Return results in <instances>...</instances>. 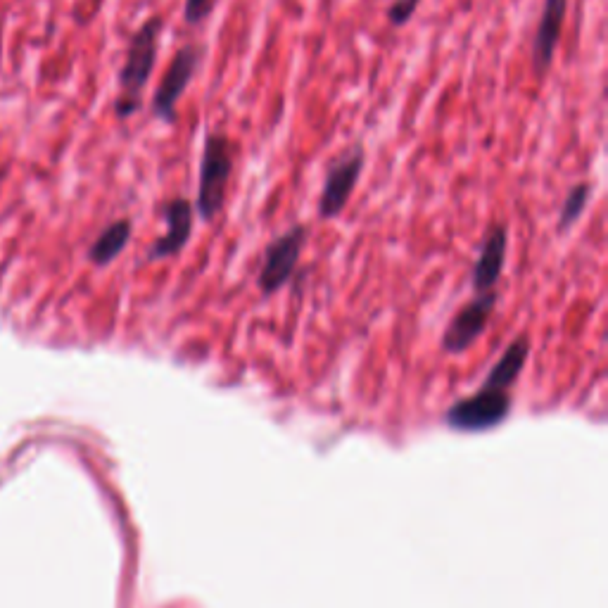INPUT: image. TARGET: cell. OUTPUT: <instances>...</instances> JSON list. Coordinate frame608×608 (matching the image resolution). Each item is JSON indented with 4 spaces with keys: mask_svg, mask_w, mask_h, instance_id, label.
I'll use <instances>...</instances> for the list:
<instances>
[{
    "mask_svg": "<svg viewBox=\"0 0 608 608\" xmlns=\"http://www.w3.org/2000/svg\"><path fill=\"white\" fill-rule=\"evenodd\" d=\"M164 29V19L160 15L145 19L143 27L136 31L129 43V53H126L122 74H119V86L122 95L117 98V114L122 119L131 117L141 107V95L148 86V79L155 67L157 50H160V36Z\"/></svg>",
    "mask_w": 608,
    "mask_h": 608,
    "instance_id": "obj_1",
    "label": "cell"
},
{
    "mask_svg": "<svg viewBox=\"0 0 608 608\" xmlns=\"http://www.w3.org/2000/svg\"><path fill=\"white\" fill-rule=\"evenodd\" d=\"M236 143L224 133H207L200 160L198 214L202 221H214L226 202V186L236 164Z\"/></svg>",
    "mask_w": 608,
    "mask_h": 608,
    "instance_id": "obj_2",
    "label": "cell"
},
{
    "mask_svg": "<svg viewBox=\"0 0 608 608\" xmlns=\"http://www.w3.org/2000/svg\"><path fill=\"white\" fill-rule=\"evenodd\" d=\"M304 240H307V226L297 224L281 233L274 243L266 245L262 266L257 271V288L262 290V295H274L290 281L300 262Z\"/></svg>",
    "mask_w": 608,
    "mask_h": 608,
    "instance_id": "obj_3",
    "label": "cell"
},
{
    "mask_svg": "<svg viewBox=\"0 0 608 608\" xmlns=\"http://www.w3.org/2000/svg\"><path fill=\"white\" fill-rule=\"evenodd\" d=\"M361 169H364V148L359 143L342 152L340 157H335L326 171V179H323L319 207H316L319 219L331 221L340 217L342 209L347 207V202L352 198L354 188H357Z\"/></svg>",
    "mask_w": 608,
    "mask_h": 608,
    "instance_id": "obj_4",
    "label": "cell"
},
{
    "mask_svg": "<svg viewBox=\"0 0 608 608\" xmlns=\"http://www.w3.org/2000/svg\"><path fill=\"white\" fill-rule=\"evenodd\" d=\"M202 57H205V48L195 46V43H188V46L179 48L176 55L171 57V65L167 67V72H164L160 86H157L155 98H152V112H155V117H160L162 122H176V105H179L190 79H193L198 67L202 65Z\"/></svg>",
    "mask_w": 608,
    "mask_h": 608,
    "instance_id": "obj_5",
    "label": "cell"
},
{
    "mask_svg": "<svg viewBox=\"0 0 608 608\" xmlns=\"http://www.w3.org/2000/svg\"><path fill=\"white\" fill-rule=\"evenodd\" d=\"M497 302V290L475 295L473 300L464 304V307L454 314V319L449 321L447 331L442 335V347H445L447 352H466L468 347L485 333Z\"/></svg>",
    "mask_w": 608,
    "mask_h": 608,
    "instance_id": "obj_6",
    "label": "cell"
},
{
    "mask_svg": "<svg viewBox=\"0 0 608 608\" xmlns=\"http://www.w3.org/2000/svg\"><path fill=\"white\" fill-rule=\"evenodd\" d=\"M511 397L506 390L480 388L478 395L464 399L449 409L447 421L449 426L461 430H485L497 426L502 418L509 414Z\"/></svg>",
    "mask_w": 608,
    "mask_h": 608,
    "instance_id": "obj_7",
    "label": "cell"
},
{
    "mask_svg": "<svg viewBox=\"0 0 608 608\" xmlns=\"http://www.w3.org/2000/svg\"><path fill=\"white\" fill-rule=\"evenodd\" d=\"M506 245H509V233H506V226L502 224H492L487 228L483 245H480L478 259H475L473 266V290L475 293H490V290L497 288L499 276L504 271L506 262Z\"/></svg>",
    "mask_w": 608,
    "mask_h": 608,
    "instance_id": "obj_8",
    "label": "cell"
},
{
    "mask_svg": "<svg viewBox=\"0 0 608 608\" xmlns=\"http://www.w3.org/2000/svg\"><path fill=\"white\" fill-rule=\"evenodd\" d=\"M568 15V0H544L540 27H537L535 43H532V69L537 76L547 74L554 62L556 46L563 34V22Z\"/></svg>",
    "mask_w": 608,
    "mask_h": 608,
    "instance_id": "obj_9",
    "label": "cell"
},
{
    "mask_svg": "<svg viewBox=\"0 0 608 608\" xmlns=\"http://www.w3.org/2000/svg\"><path fill=\"white\" fill-rule=\"evenodd\" d=\"M164 221H167V231L162 238L148 250V259H167L176 257L183 247L188 245L193 236V207L186 198H174L164 205Z\"/></svg>",
    "mask_w": 608,
    "mask_h": 608,
    "instance_id": "obj_10",
    "label": "cell"
},
{
    "mask_svg": "<svg viewBox=\"0 0 608 608\" xmlns=\"http://www.w3.org/2000/svg\"><path fill=\"white\" fill-rule=\"evenodd\" d=\"M530 352V342L525 335L521 338H516L511 342L509 347H506V352L502 354V359L494 364V369L490 371V376L485 378L483 388H492V390H509L513 385V380L518 378V373L523 371L525 359H528Z\"/></svg>",
    "mask_w": 608,
    "mask_h": 608,
    "instance_id": "obj_11",
    "label": "cell"
},
{
    "mask_svg": "<svg viewBox=\"0 0 608 608\" xmlns=\"http://www.w3.org/2000/svg\"><path fill=\"white\" fill-rule=\"evenodd\" d=\"M131 231H133V226L129 219L114 221V224L107 226L105 231L98 236V240L91 245V250H88V259L98 266L114 262V259L122 255L124 247L129 245Z\"/></svg>",
    "mask_w": 608,
    "mask_h": 608,
    "instance_id": "obj_12",
    "label": "cell"
},
{
    "mask_svg": "<svg viewBox=\"0 0 608 608\" xmlns=\"http://www.w3.org/2000/svg\"><path fill=\"white\" fill-rule=\"evenodd\" d=\"M589 198H592V186H589V183H578V186L568 190L559 214V233H566L568 228L582 217V212H585L589 205Z\"/></svg>",
    "mask_w": 608,
    "mask_h": 608,
    "instance_id": "obj_13",
    "label": "cell"
},
{
    "mask_svg": "<svg viewBox=\"0 0 608 608\" xmlns=\"http://www.w3.org/2000/svg\"><path fill=\"white\" fill-rule=\"evenodd\" d=\"M416 8H418V0H392V5L388 10L390 24H395V27H402V24H407L409 19L414 17Z\"/></svg>",
    "mask_w": 608,
    "mask_h": 608,
    "instance_id": "obj_14",
    "label": "cell"
}]
</instances>
